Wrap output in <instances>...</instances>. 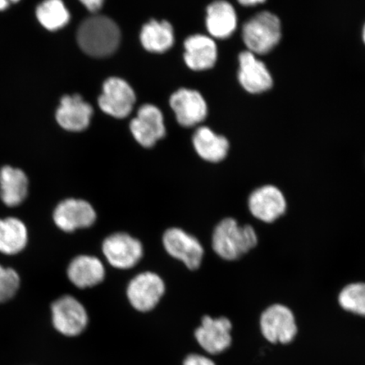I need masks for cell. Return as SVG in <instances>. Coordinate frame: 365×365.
<instances>
[{
  "label": "cell",
  "instance_id": "obj_21",
  "mask_svg": "<svg viewBox=\"0 0 365 365\" xmlns=\"http://www.w3.org/2000/svg\"><path fill=\"white\" fill-rule=\"evenodd\" d=\"M196 153L205 161L220 163L227 156L230 141L225 136L217 135L208 127H200L193 136Z\"/></svg>",
  "mask_w": 365,
  "mask_h": 365
},
{
  "label": "cell",
  "instance_id": "obj_22",
  "mask_svg": "<svg viewBox=\"0 0 365 365\" xmlns=\"http://www.w3.org/2000/svg\"><path fill=\"white\" fill-rule=\"evenodd\" d=\"M29 242L25 223L16 217L0 219V253L13 255L20 253Z\"/></svg>",
  "mask_w": 365,
  "mask_h": 365
},
{
  "label": "cell",
  "instance_id": "obj_11",
  "mask_svg": "<svg viewBox=\"0 0 365 365\" xmlns=\"http://www.w3.org/2000/svg\"><path fill=\"white\" fill-rule=\"evenodd\" d=\"M97 214L89 202L84 200L70 198L59 203L53 212L56 226L66 232L94 225Z\"/></svg>",
  "mask_w": 365,
  "mask_h": 365
},
{
  "label": "cell",
  "instance_id": "obj_24",
  "mask_svg": "<svg viewBox=\"0 0 365 365\" xmlns=\"http://www.w3.org/2000/svg\"><path fill=\"white\" fill-rule=\"evenodd\" d=\"M36 19L45 29L61 30L70 21V12L63 0H43L36 9Z\"/></svg>",
  "mask_w": 365,
  "mask_h": 365
},
{
  "label": "cell",
  "instance_id": "obj_26",
  "mask_svg": "<svg viewBox=\"0 0 365 365\" xmlns=\"http://www.w3.org/2000/svg\"><path fill=\"white\" fill-rule=\"evenodd\" d=\"M19 274L12 268L0 264V304L6 303L16 296L20 289Z\"/></svg>",
  "mask_w": 365,
  "mask_h": 365
},
{
  "label": "cell",
  "instance_id": "obj_10",
  "mask_svg": "<svg viewBox=\"0 0 365 365\" xmlns=\"http://www.w3.org/2000/svg\"><path fill=\"white\" fill-rule=\"evenodd\" d=\"M135 94L127 82L118 77L108 78L103 84V91L98 98L100 108L117 118L129 115L135 102Z\"/></svg>",
  "mask_w": 365,
  "mask_h": 365
},
{
  "label": "cell",
  "instance_id": "obj_13",
  "mask_svg": "<svg viewBox=\"0 0 365 365\" xmlns=\"http://www.w3.org/2000/svg\"><path fill=\"white\" fill-rule=\"evenodd\" d=\"M251 214L259 221L271 223L284 215L287 209L285 196L276 186L264 185L253 191L249 198Z\"/></svg>",
  "mask_w": 365,
  "mask_h": 365
},
{
  "label": "cell",
  "instance_id": "obj_15",
  "mask_svg": "<svg viewBox=\"0 0 365 365\" xmlns=\"http://www.w3.org/2000/svg\"><path fill=\"white\" fill-rule=\"evenodd\" d=\"M170 106L178 122L184 127H192L202 122L207 115V105L197 91L180 89L170 98Z\"/></svg>",
  "mask_w": 365,
  "mask_h": 365
},
{
  "label": "cell",
  "instance_id": "obj_31",
  "mask_svg": "<svg viewBox=\"0 0 365 365\" xmlns=\"http://www.w3.org/2000/svg\"><path fill=\"white\" fill-rule=\"evenodd\" d=\"M361 40H362V43L365 46V21H364V25L362 26V29H361Z\"/></svg>",
  "mask_w": 365,
  "mask_h": 365
},
{
  "label": "cell",
  "instance_id": "obj_28",
  "mask_svg": "<svg viewBox=\"0 0 365 365\" xmlns=\"http://www.w3.org/2000/svg\"><path fill=\"white\" fill-rule=\"evenodd\" d=\"M91 12H98L102 8L104 0H80Z\"/></svg>",
  "mask_w": 365,
  "mask_h": 365
},
{
  "label": "cell",
  "instance_id": "obj_12",
  "mask_svg": "<svg viewBox=\"0 0 365 365\" xmlns=\"http://www.w3.org/2000/svg\"><path fill=\"white\" fill-rule=\"evenodd\" d=\"M130 127L137 143L145 148H153L158 140L166 135L162 112L150 104L140 108Z\"/></svg>",
  "mask_w": 365,
  "mask_h": 365
},
{
  "label": "cell",
  "instance_id": "obj_3",
  "mask_svg": "<svg viewBox=\"0 0 365 365\" xmlns=\"http://www.w3.org/2000/svg\"><path fill=\"white\" fill-rule=\"evenodd\" d=\"M257 243V235L254 227L240 226L234 218L223 219L213 232V250L219 257L226 261H235L243 257Z\"/></svg>",
  "mask_w": 365,
  "mask_h": 365
},
{
  "label": "cell",
  "instance_id": "obj_7",
  "mask_svg": "<svg viewBox=\"0 0 365 365\" xmlns=\"http://www.w3.org/2000/svg\"><path fill=\"white\" fill-rule=\"evenodd\" d=\"M103 252L112 267L126 270L136 266L143 258V246L134 237L116 232L105 239Z\"/></svg>",
  "mask_w": 365,
  "mask_h": 365
},
{
  "label": "cell",
  "instance_id": "obj_5",
  "mask_svg": "<svg viewBox=\"0 0 365 365\" xmlns=\"http://www.w3.org/2000/svg\"><path fill=\"white\" fill-rule=\"evenodd\" d=\"M238 61V81L246 93L262 95L273 88V76L262 59L245 49L239 53Z\"/></svg>",
  "mask_w": 365,
  "mask_h": 365
},
{
  "label": "cell",
  "instance_id": "obj_2",
  "mask_svg": "<svg viewBox=\"0 0 365 365\" xmlns=\"http://www.w3.org/2000/svg\"><path fill=\"white\" fill-rule=\"evenodd\" d=\"M120 31L110 18L93 16L81 23L77 31L80 48L90 56L104 58L111 56L120 45Z\"/></svg>",
  "mask_w": 365,
  "mask_h": 365
},
{
  "label": "cell",
  "instance_id": "obj_32",
  "mask_svg": "<svg viewBox=\"0 0 365 365\" xmlns=\"http://www.w3.org/2000/svg\"><path fill=\"white\" fill-rule=\"evenodd\" d=\"M9 2H10V4H16L18 2H20L21 0H8Z\"/></svg>",
  "mask_w": 365,
  "mask_h": 365
},
{
  "label": "cell",
  "instance_id": "obj_8",
  "mask_svg": "<svg viewBox=\"0 0 365 365\" xmlns=\"http://www.w3.org/2000/svg\"><path fill=\"white\" fill-rule=\"evenodd\" d=\"M261 329L264 339L272 344H289L297 334L293 312L282 304H273L262 314Z\"/></svg>",
  "mask_w": 365,
  "mask_h": 365
},
{
  "label": "cell",
  "instance_id": "obj_18",
  "mask_svg": "<svg viewBox=\"0 0 365 365\" xmlns=\"http://www.w3.org/2000/svg\"><path fill=\"white\" fill-rule=\"evenodd\" d=\"M185 61L191 70L200 71L209 70L216 65L217 46L210 36H190L185 42Z\"/></svg>",
  "mask_w": 365,
  "mask_h": 365
},
{
  "label": "cell",
  "instance_id": "obj_20",
  "mask_svg": "<svg viewBox=\"0 0 365 365\" xmlns=\"http://www.w3.org/2000/svg\"><path fill=\"white\" fill-rule=\"evenodd\" d=\"M29 181L20 168L4 166L0 170V198L7 207L21 205L29 195Z\"/></svg>",
  "mask_w": 365,
  "mask_h": 365
},
{
  "label": "cell",
  "instance_id": "obj_6",
  "mask_svg": "<svg viewBox=\"0 0 365 365\" xmlns=\"http://www.w3.org/2000/svg\"><path fill=\"white\" fill-rule=\"evenodd\" d=\"M165 293V284L158 274H138L127 287V297L132 307L140 312H148L157 307Z\"/></svg>",
  "mask_w": 365,
  "mask_h": 365
},
{
  "label": "cell",
  "instance_id": "obj_4",
  "mask_svg": "<svg viewBox=\"0 0 365 365\" xmlns=\"http://www.w3.org/2000/svg\"><path fill=\"white\" fill-rule=\"evenodd\" d=\"M51 314L53 327L66 336H79L88 325V314L83 304L70 295L54 301Z\"/></svg>",
  "mask_w": 365,
  "mask_h": 365
},
{
  "label": "cell",
  "instance_id": "obj_17",
  "mask_svg": "<svg viewBox=\"0 0 365 365\" xmlns=\"http://www.w3.org/2000/svg\"><path fill=\"white\" fill-rule=\"evenodd\" d=\"M207 29L217 39H227L238 27V15L234 6L227 0H216L207 9Z\"/></svg>",
  "mask_w": 365,
  "mask_h": 365
},
{
  "label": "cell",
  "instance_id": "obj_9",
  "mask_svg": "<svg viewBox=\"0 0 365 365\" xmlns=\"http://www.w3.org/2000/svg\"><path fill=\"white\" fill-rule=\"evenodd\" d=\"M164 248L172 257L180 259L190 270H196L202 264L204 249L199 240L180 228L173 227L164 232Z\"/></svg>",
  "mask_w": 365,
  "mask_h": 365
},
{
  "label": "cell",
  "instance_id": "obj_16",
  "mask_svg": "<svg viewBox=\"0 0 365 365\" xmlns=\"http://www.w3.org/2000/svg\"><path fill=\"white\" fill-rule=\"evenodd\" d=\"M93 108L80 95L63 96L56 111V120L63 130H84L90 125Z\"/></svg>",
  "mask_w": 365,
  "mask_h": 365
},
{
  "label": "cell",
  "instance_id": "obj_29",
  "mask_svg": "<svg viewBox=\"0 0 365 365\" xmlns=\"http://www.w3.org/2000/svg\"><path fill=\"white\" fill-rule=\"evenodd\" d=\"M268 0H238L239 4L245 7H255L266 4Z\"/></svg>",
  "mask_w": 365,
  "mask_h": 365
},
{
  "label": "cell",
  "instance_id": "obj_23",
  "mask_svg": "<svg viewBox=\"0 0 365 365\" xmlns=\"http://www.w3.org/2000/svg\"><path fill=\"white\" fill-rule=\"evenodd\" d=\"M140 42L150 53L166 52L175 43L173 26L166 21H150L141 30Z\"/></svg>",
  "mask_w": 365,
  "mask_h": 365
},
{
  "label": "cell",
  "instance_id": "obj_1",
  "mask_svg": "<svg viewBox=\"0 0 365 365\" xmlns=\"http://www.w3.org/2000/svg\"><path fill=\"white\" fill-rule=\"evenodd\" d=\"M282 35L281 18L270 11L255 14L242 26V40L246 50L258 57L275 50L282 42Z\"/></svg>",
  "mask_w": 365,
  "mask_h": 365
},
{
  "label": "cell",
  "instance_id": "obj_19",
  "mask_svg": "<svg viewBox=\"0 0 365 365\" xmlns=\"http://www.w3.org/2000/svg\"><path fill=\"white\" fill-rule=\"evenodd\" d=\"M67 275L76 287L86 289L101 284L105 277V268L98 258L79 255L68 264Z\"/></svg>",
  "mask_w": 365,
  "mask_h": 365
},
{
  "label": "cell",
  "instance_id": "obj_25",
  "mask_svg": "<svg viewBox=\"0 0 365 365\" xmlns=\"http://www.w3.org/2000/svg\"><path fill=\"white\" fill-rule=\"evenodd\" d=\"M339 304L346 312L365 317V284L355 282L341 291Z\"/></svg>",
  "mask_w": 365,
  "mask_h": 365
},
{
  "label": "cell",
  "instance_id": "obj_27",
  "mask_svg": "<svg viewBox=\"0 0 365 365\" xmlns=\"http://www.w3.org/2000/svg\"><path fill=\"white\" fill-rule=\"evenodd\" d=\"M182 365H216V364L205 356L192 354L187 356Z\"/></svg>",
  "mask_w": 365,
  "mask_h": 365
},
{
  "label": "cell",
  "instance_id": "obj_30",
  "mask_svg": "<svg viewBox=\"0 0 365 365\" xmlns=\"http://www.w3.org/2000/svg\"><path fill=\"white\" fill-rule=\"evenodd\" d=\"M10 6L11 4L8 0H0V11H6Z\"/></svg>",
  "mask_w": 365,
  "mask_h": 365
},
{
  "label": "cell",
  "instance_id": "obj_14",
  "mask_svg": "<svg viewBox=\"0 0 365 365\" xmlns=\"http://www.w3.org/2000/svg\"><path fill=\"white\" fill-rule=\"evenodd\" d=\"M232 323L226 317L202 318V325L195 331L199 345L210 354H218L230 348Z\"/></svg>",
  "mask_w": 365,
  "mask_h": 365
}]
</instances>
